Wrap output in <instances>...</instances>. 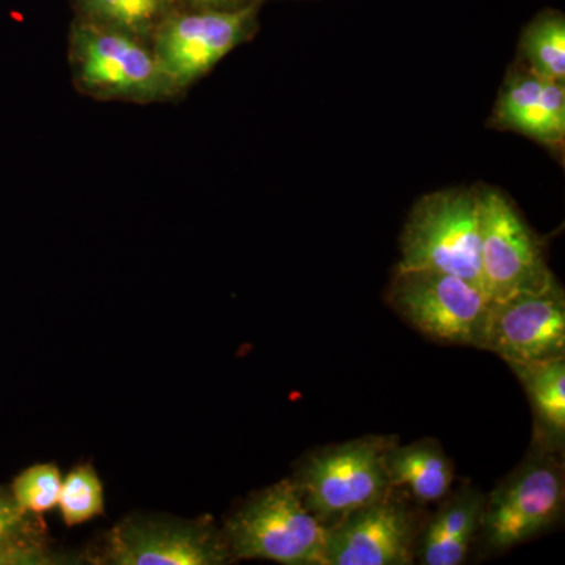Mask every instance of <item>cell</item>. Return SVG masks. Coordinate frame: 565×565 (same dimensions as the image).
I'll return each instance as SVG.
<instances>
[{
    "mask_svg": "<svg viewBox=\"0 0 565 565\" xmlns=\"http://www.w3.org/2000/svg\"><path fill=\"white\" fill-rule=\"evenodd\" d=\"M386 302L430 340L478 348L492 300L459 275L396 269Z\"/></svg>",
    "mask_w": 565,
    "mask_h": 565,
    "instance_id": "5",
    "label": "cell"
},
{
    "mask_svg": "<svg viewBox=\"0 0 565 565\" xmlns=\"http://www.w3.org/2000/svg\"><path fill=\"white\" fill-rule=\"evenodd\" d=\"M57 508L68 526L82 525L103 514V482L92 467L82 465L63 479Z\"/></svg>",
    "mask_w": 565,
    "mask_h": 565,
    "instance_id": "19",
    "label": "cell"
},
{
    "mask_svg": "<svg viewBox=\"0 0 565 565\" xmlns=\"http://www.w3.org/2000/svg\"><path fill=\"white\" fill-rule=\"evenodd\" d=\"M523 63L541 79L564 84L565 18L563 11L544 10L526 25L520 40Z\"/></svg>",
    "mask_w": 565,
    "mask_h": 565,
    "instance_id": "17",
    "label": "cell"
},
{
    "mask_svg": "<svg viewBox=\"0 0 565 565\" xmlns=\"http://www.w3.org/2000/svg\"><path fill=\"white\" fill-rule=\"evenodd\" d=\"M563 509V467L539 448L486 497L478 535L490 552H504L555 525Z\"/></svg>",
    "mask_w": 565,
    "mask_h": 565,
    "instance_id": "6",
    "label": "cell"
},
{
    "mask_svg": "<svg viewBox=\"0 0 565 565\" xmlns=\"http://www.w3.org/2000/svg\"><path fill=\"white\" fill-rule=\"evenodd\" d=\"M482 289L492 302L556 285L544 253L514 204L497 189L478 188Z\"/></svg>",
    "mask_w": 565,
    "mask_h": 565,
    "instance_id": "8",
    "label": "cell"
},
{
    "mask_svg": "<svg viewBox=\"0 0 565 565\" xmlns=\"http://www.w3.org/2000/svg\"><path fill=\"white\" fill-rule=\"evenodd\" d=\"M385 470L392 489L404 490L418 503H438L451 493L455 468L435 440L407 446L394 441L385 455Z\"/></svg>",
    "mask_w": 565,
    "mask_h": 565,
    "instance_id": "14",
    "label": "cell"
},
{
    "mask_svg": "<svg viewBox=\"0 0 565 565\" xmlns=\"http://www.w3.org/2000/svg\"><path fill=\"white\" fill-rule=\"evenodd\" d=\"M416 542L414 512L392 489L327 526L322 565H407L414 563Z\"/></svg>",
    "mask_w": 565,
    "mask_h": 565,
    "instance_id": "9",
    "label": "cell"
},
{
    "mask_svg": "<svg viewBox=\"0 0 565 565\" xmlns=\"http://www.w3.org/2000/svg\"><path fill=\"white\" fill-rule=\"evenodd\" d=\"M479 248L478 189L429 193L415 204L405 223L397 269L455 274L482 289Z\"/></svg>",
    "mask_w": 565,
    "mask_h": 565,
    "instance_id": "3",
    "label": "cell"
},
{
    "mask_svg": "<svg viewBox=\"0 0 565 565\" xmlns=\"http://www.w3.org/2000/svg\"><path fill=\"white\" fill-rule=\"evenodd\" d=\"M223 535L236 559L323 564L327 526L307 508L292 479L252 497L230 516Z\"/></svg>",
    "mask_w": 565,
    "mask_h": 565,
    "instance_id": "2",
    "label": "cell"
},
{
    "mask_svg": "<svg viewBox=\"0 0 565 565\" xmlns=\"http://www.w3.org/2000/svg\"><path fill=\"white\" fill-rule=\"evenodd\" d=\"M264 0H178L180 10H239Z\"/></svg>",
    "mask_w": 565,
    "mask_h": 565,
    "instance_id": "21",
    "label": "cell"
},
{
    "mask_svg": "<svg viewBox=\"0 0 565 565\" xmlns=\"http://www.w3.org/2000/svg\"><path fill=\"white\" fill-rule=\"evenodd\" d=\"M35 516L0 493V565L52 563Z\"/></svg>",
    "mask_w": 565,
    "mask_h": 565,
    "instance_id": "18",
    "label": "cell"
},
{
    "mask_svg": "<svg viewBox=\"0 0 565 565\" xmlns=\"http://www.w3.org/2000/svg\"><path fill=\"white\" fill-rule=\"evenodd\" d=\"M394 441L386 437L356 438L330 446L305 460L292 482L322 525L340 522L392 490L385 455Z\"/></svg>",
    "mask_w": 565,
    "mask_h": 565,
    "instance_id": "4",
    "label": "cell"
},
{
    "mask_svg": "<svg viewBox=\"0 0 565 565\" xmlns=\"http://www.w3.org/2000/svg\"><path fill=\"white\" fill-rule=\"evenodd\" d=\"M478 349L497 353L508 364L564 355L565 299L559 282L490 303Z\"/></svg>",
    "mask_w": 565,
    "mask_h": 565,
    "instance_id": "10",
    "label": "cell"
},
{
    "mask_svg": "<svg viewBox=\"0 0 565 565\" xmlns=\"http://www.w3.org/2000/svg\"><path fill=\"white\" fill-rule=\"evenodd\" d=\"M264 2H267V0H264Z\"/></svg>",
    "mask_w": 565,
    "mask_h": 565,
    "instance_id": "22",
    "label": "cell"
},
{
    "mask_svg": "<svg viewBox=\"0 0 565 565\" xmlns=\"http://www.w3.org/2000/svg\"><path fill=\"white\" fill-rule=\"evenodd\" d=\"M484 501V494L473 489L446 494L416 542L415 559L423 565L462 564L478 535Z\"/></svg>",
    "mask_w": 565,
    "mask_h": 565,
    "instance_id": "13",
    "label": "cell"
},
{
    "mask_svg": "<svg viewBox=\"0 0 565 565\" xmlns=\"http://www.w3.org/2000/svg\"><path fill=\"white\" fill-rule=\"evenodd\" d=\"M230 557L225 535L206 520L131 519L107 539L106 563L115 565H218Z\"/></svg>",
    "mask_w": 565,
    "mask_h": 565,
    "instance_id": "11",
    "label": "cell"
},
{
    "mask_svg": "<svg viewBox=\"0 0 565 565\" xmlns=\"http://www.w3.org/2000/svg\"><path fill=\"white\" fill-rule=\"evenodd\" d=\"M530 397L541 448L555 452L565 438V355L509 363Z\"/></svg>",
    "mask_w": 565,
    "mask_h": 565,
    "instance_id": "15",
    "label": "cell"
},
{
    "mask_svg": "<svg viewBox=\"0 0 565 565\" xmlns=\"http://www.w3.org/2000/svg\"><path fill=\"white\" fill-rule=\"evenodd\" d=\"M71 82L79 95L102 103H180L181 90L152 51L131 33L73 18L68 31Z\"/></svg>",
    "mask_w": 565,
    "mask_h": 565,
    "instance_id": "1",
    "label": "cell"
},
{
    "mask_svg": "<svg viewBox=\"0 0 565 565\" xmlns=\"http://www.w3.org/2000/svg\"><path fill=\"white\" fill-rule=\"evenodd\" d=\"M62 481L61 470L55 465H33L14 479V501L33 515L46 514L57 508Z\"/></svg>",
    "mask_w": 565,
    "mask_h": 565,
    "instance_id": "20",
    "label": "cell"
},
{
    "mask_svg": "<svg viewBox=\"0 0 565 565\" xmlns=\"http://www.w3.org/2000/svg\"><path fill=\"white\" fill-rule=\"evenodd\" d=\"M73 18L131 33L151 43L152 35L180 10L178 0H71Z\"/></svg>",
    "mask_w": 565,
    "mask_h": 565,
    "instance_id": "16",
    "label": "cell"
},
{
    "mask_svg": "<svg viewBox=\"0 0 565 565\" xmlns=\"http://www.w3.org/2000/svg\"><path fill=\"white\" fill-rule=\"evenodd\" d=\"M263 3L239 10L174 11L151 39L162 70L188 93L226 55L255 39Z\"/></svg>",
    "mask_w": 565,
    "mask_h": 565,
    "instance_id": "7",
    "label": "cell"
},
{
    "mask_svg": "<svg viewBox=\"0 0 565 565\" xmlns=\"http://www.w3.org/2000/svg\"><path fill=\"white\" fill-rule=\"evenodd\" d=\"M494 126L559 150L565 139L564 84L541 79L525 66L512 70L493 111Z\"/></svg>",
    "mask_w": 565,
    "mask_h": 565,
    "instance_id": "12",
    "label": "cell"
}]
</instances>
